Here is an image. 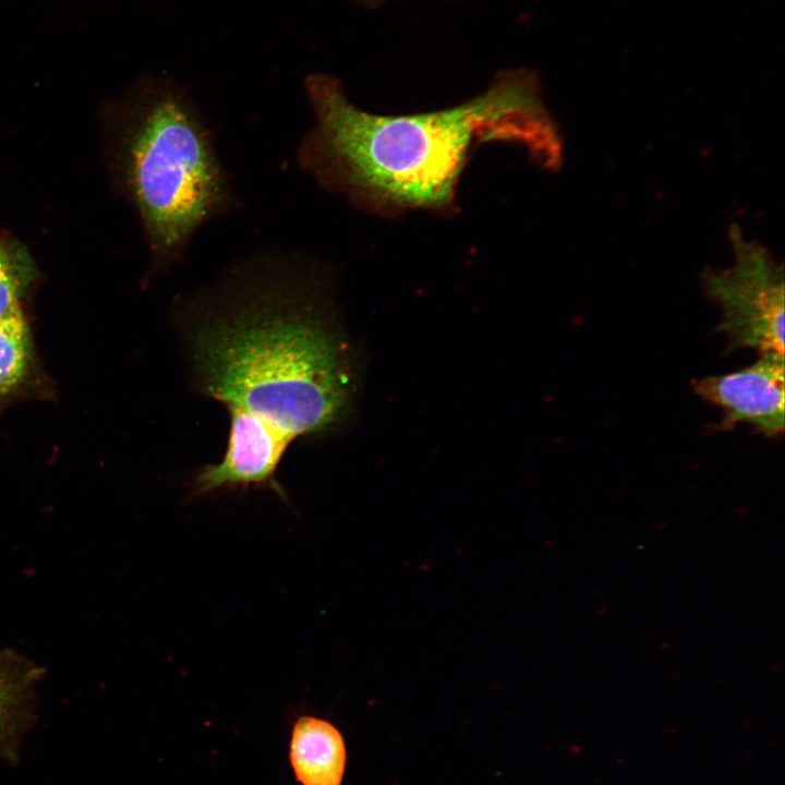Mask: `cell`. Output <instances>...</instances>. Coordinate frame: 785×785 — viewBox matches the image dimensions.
<instances>
[{
    "label": "cell",
    "mask_w": 785,
    "mask_h": 785,
    "mask_svg": "<svg viewBox=\"0 0 785 785\" xmlns=\"http://www.w3.org/2000/svg\"><path fill=\"white\" fill-rule=\"evenodd\" d=\"M328 281L313 261L263 253L206 292L186 349L197 390L229 416L226 451L192 483L194 496L268 488L300 438L324 437L350 418L359 371Z\"/></svg>",
    "instance_id": "1"
},
{
    "label": "cell",
    "mask_w": 785,
    "mask_h": 785,
    "mask_svg": "<svg viewBox=\"0 0 785 785\" xmlns=\"http://www.w3.org/2000/svg\"><path fill=\"white\" fill-rule=\"evenodd\" d=\"M5 699H7V696H5L4 686L0 679V717H1L4 704H5Z\"/></svg>",
    "instance_id": "9"
},
{
    "label": "cell",
    "mask_w": 785,
    "mask_h": 785,
    "mask_svg": "<svg viewBox=\"0 0 785 785\" xmlns=\"http://www.w3.org/2000/svg\"><path fill=\"white\" fill-rule=\"evenodd\" d=\"M733 264L702 276L706 294L721 307L717 330L728 350L752 349L784 357V268L762 244L729 227Z\"/></svg>",
    "instance_id": "4"
},
{
    "label": "cell",
    "mask_w": 785,
    "mask_h": 785,
    "mask_svg": "<svg viewBox=\"0 0 785 785\" xmlns=\"http://www.w3.org/2000/svg\"><path fill=\"white\" fill-rule=\"evenodd\" d=\"M37 370L24 313L0 322V409L29 389Z\"/></svg>",
    "instance_id": "7"
},
{
    "label": "cell",
    "mask_w": 785,
    "mask_h": 785,
    "mask_svg": "<svg viewBox=\"0 0 785 785\" xmlns=\"http://www.w3.org/2000/svg\"><path fill=\"white\" fill-rule=\"evenodd\" d=\"M289 762L300 785H341L347 765L342 733L326 718L299 715L291 727Z\"/></svg>",
    "instance_id": "6"
},
{
    "label": "cell",
    "mask_w": 785,
    "mask_h": 785,
    "mask_svg": "<svg viewBox=\"0 0 785 785\" xmlns=\"http://www.w3.org/2000/svg\"><path fill=\"white\" fill-rule=\"evenodd\" d=\"M305 92L314 124L299 145L300 166L326 191L383 216L452 210L462 171L482 143L519 145L547 170L563 162L560 133L529 70L503 72L463 104L415 114L361 110L338 78L323 73L306 76Z\"/></svg>",
    "instance_id": "2"
},
{
    "label": "cell",
    "mask_w": 785,
    "mask_h": 785,
    "mask_svg": "<svg viewBox=\"0 0 785 785\" xmlns=\"http://www.w3.org/2000/svg\"><path fill=\"white\" fill-rule=\"evenodd\" d=\"M34 277L28 254L15 243L0 240V322L23 313L22 300Z\"/></svg>",
    "instance_id": "8"
},
{
    "label": "cell",
    "mask_w": 785,
    "mask_h": 785,
    "mask_svg": "<svg viewBox=\"0 0 785 785\" xmlns=\"http://www.w3.org/2000/svg\"><path fill=\"white\" fill-rule=\"evenodd\" d=\"M134 111L124 176L157 270L179 262L196 230L233 204L210 131L190 94L153 78Z\"/></svg>",
    "instance_id": "3"
},
{
    "label": "cell",
    "mask_w": 785,
    "mask_h": 785,
    "mask_svg": "<svg viewBox=\"0 0 785 785\" xmlns=\"http://www.w3.org/2000/svg\"><path fill=\"white\" fill-rule=\"evenodd\" d=\"M784 357L760 355L741 370L693 383L695 391L722 409L720 427L748 423L766 437L784 431Z\"/></svg>",
    "instance_id": "5"
}]
</instances>
